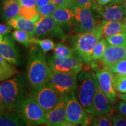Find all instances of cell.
<instances>
[{
    "instance_id": "6da1fadb",
    "label": "cell",
    "mask_w": 126,
    "mask_h": 126,
    "mask_svg": "<svg viewBox=\"0 0 126 126\" xmlns=\"http://www.w3.org/2000/svg\"><path fill=\"white\" fill-rule=\"evenodd\" d=\"M33 45L29 50L26 76L30 86L36 89L48 83L51 68L42 49L39 46Z\"/></svg>"
},
{
    "instance_id": "7a4b0ae2",
    "label": "cell",
    "mask_w": 126,
    "mask_h": 126,
    "mask_svg": "<svg viewBox=\"0 0 126 126\" xmlns=\"http://www.w3.org/2000/svg\"><path fill=\"white\" fill-rule=\"evenodd\" d=\"M0 96L4 102L6 109L17 111L27 97V85L24 76L18 73L0 82Z\"/></svg>"
},
{
    "instance_id": "3957f363",
    "label": "cell",
    "mask_w": 126,
    "mask_h": 126,
    "mask_svg": "<svg viewBox=\"0 0 126 126\" xmlns=\"http://www.w3.org/2000/svg\"><path fill=\"white\" fill-rule=\"evenodd\" d=\"M102 37L99 24L92 31L78 33L73 38V50L85 65H90L93 51L98 41Z\"/></svg>"
},
{
    "instance_id": "277c9868",
    "label": "cell",
    "mask_w": 126,
    "mask_h": 126,
    "mask_svg": "<svg viewBox=\"0 0 126 126\" xmlns=\"http://www.w3.org/2000/svg\"><path fill=\"white\" fill-rule=\"evenodd\" d=\"M97 78L94 72L82 70L77 75V93L79 102L88 113L93 115V103ZM76 89V90H77Z\"/></svg>"
},
{
    "instance_id": "5b68a950",
    "label": "cell",
    "mask_w": 126,
    "mask_h": 126,
    "mask_svg": "<svg viewBox=\"0 0 126 126\" xmlns=\"http://www.w3.org/2000/svg\"><path fill=\"white\" fill-rule=\"evenodd\" d=\"M17 112L20 113L27 125L37 126L46 123V112L33 96H27Z\"/></svg>"
},
{
    "instance_id": "8992f818",
    "label": "cell",
    "mask_w": 126,
    "mask_h": 126,
    "mask_svg": "<svg viewBox=\"0 0 126 126\" xmlns=\"http://www.w3.org/2000/svg\"><path fill=\"white\" fill-rule=\"evenodd\" d=\"M99 11L81 7L76 5L75 9V18L72 28L77 33L92 31L97 27V21L96 14Z\"/></svg>"
},
{
    "instance_id": "52a82bcc",
    "label": "cell",
    "mask_w": 126,
    "mask_h": 126,
    "mask_svg": "<svg viewBox=\"0 0 126 126\" xmlns=\"http://www.w3.org/2000/svg\"><path fill=\"white\" fill-rule=\"evenodd\" d=\"M48 83L60 94H68L76 91L77 75L51 70Z\"/></svg>"
},
{
    "instance_id": "ba28073f",
    "label": "cell",
    "mask_w": 126,
    "mask_h": 126,
    "mask_svg": "<svg viewBox=\"0 0 126 126\" xmlns=\"http://www.w3.org/2000/svg\"><path fill=\"white\" fill-rule=\"evenodd\" d=\"M36 38L43 39L49 37H56L64 39L66 34L61 27L51 15L41 16L40 20L36 24Z\"/></svg>"
},
{
    "instance_id": "9c48e42d",
    "label": "cell",
    "mask_w": 126,
    "mask_h": 126,
    "mask_svg": "<svg viewBox=\"0 0 126 126\" xmlns=\"http://www.w3.org/2000/svg\"><path fill=\"white\" fill-rule=\"evenodd\" d=\"M48 64L51 70L56 72L78 75L82 70L83 63L81 59L75 54L65 58L53 56L48 59Z\"/></svg>"
},
{
    "instance_id": "30bf717a",
    "label": "cell",
    "mask_w": 126,
    "mask_h": 126,
    "mask_svg": "<svg viewBox=\"0 0 126 126\" xmlns=\"http://www.w3.org/2000/svg\"><path fill=\"white\" fill-rule=\"evenodd\" d=\"M61 95L48 83L34 89L33 92V96L46 113L57 104Z\"/></svg>"
},
{
    "instance_id": "8fae6325",
    "label": "cell",
    "mask_w": 126,
    "mask_h": 126,
    "mask_svg": "<svg viewBox=\"0 0 126 126\" xmlns=\"http://www.w3.org/2000/svg\"><path fill=\"white\" fill-rule=\"evenodd\" d=\"M68 94H61L59 102L54 108L46 113L45 124L49 126H74L65 119Z\"/></svg>"
},
{
    "instance_id": "7c38bea8",
    "label": "cell",
    "mask_w": 126,
    "mask_h": 126,
    "mask_svg": "<svg viewBox=\"0 0 126 126\" xmlns=\"http://www.w3.org/2000/svg\"><path fill=\"white\" fill-rule=\"evenodd\" d=\"M89 113L84 110L75 96L74 92L68 94L65 115V119L68 122L71 123L74 126L77 124L83 125Z\"/></svg>"
},
{
    "instance_id": "4fadbf2b",
    "label": "cell",
    "mask_w": 126,
    "mask_h": 126,
    "mask_svg": "<svg viewBox=\"0 0 126 126\" xmlns=\"http://www.w3.org/2000/svg\"><path fill=\"white\" fill-rule=\"evenodd\" d=\"M99 12L103 20L123 21L126 15V9L123 2L113 0L103 6H99Z\"/></svg>"
},
{
    "instance_id": "5bb4252c",
    "label": "cell",
    "mask_w": 126,
    "mask_h": 126,
    "mask_svg": "<svg viewBox=\"0 0 126 126\" xmlns=\"http://www.w3.org/2000/svg\"><path fill=\"white\" fill-rule=\"evenodd\" d=\"M0 56L14 65L20 64V57L18 47L14 40L8 34L4 35L0 42Z\"/></svg>"
},
{
    "instance_id": "9a60e30c",
    "label": "cell",
    "mask_w": 126,
    "mask_h": 126,
    "mask_svg": "<svg viewBox=\"0 0 126 126\" xmlns=\"http://www.w3.org/2000/svg\"><path fill=\"white\" fill-rule=\"evenodd\" d=\"M95 75L102 92L106 95L111 105H114L117 95L113 86L112 73L109 70H106L96 72Z\"/></svg>"
},
{
    "instance_id": "2e32d148",
    "label": "cell",
    "mask_w": 126,
    "mask_h": 126,
    "mask_svg": "<svg viewBox=\"0 0 126 126\" xmlns=\"http://www.w3.org/2000/svg\"><path fill=\"white\" fill-rule=\"evenodd\" d=\"M75 7L76 4L65 7H58L51 14L52 17L63 28H72L74 22Z\"/></svg>"
},
{
    "instance_id": "e0dca14e",
    "label": "cell",
    "mask_w": 126,
    "mask_h": 126,
    "mask_svg": "<svg viewBox=\"0 0 126 126\" xmlns=\"http://www.w3.org/2000/svg\"><path fill=\"white\" fill-rule=\"evenodd\" d=\"M94 114L93 116H98L112 111L111 104L104 93L102 92L98 83L97 79L96 82V91L93 103Z\"/></svg>"
},
{
    "instance_id": "ac0fdd59",
    "label": "cell",
    "mask_w": 126,
    "mask_h": 126,
    "mask_svg": "<svg viewBox=\"0 0 126 126\" xmlns=\"http://www.w3.org/2000/svg\"><path fill=\"white\" fill-rule=\"evenodd\" d=\"M102 60L108 67L120 60L126 59V49L124 46H118L108 44Z\"/></svg>"
},
{
    "instance_id": "d6986e66",
    "label": "cell",
    "mask_w": 126,
    "mask_h": 126,
    "mask_svg": "<svg viewBox=\"0 0 126 126\" xmlns=\"http://www.w3.org/2000/svg\"><path fill=\"white\" fill-rule=\"evenodd\" d=\"M7 25L13 29H19L26 32L30 36V39L35 37L36 23L31 20H28L19 15L6 22Z\"/></svg>"
},
{
    "instance_id": "ffe728a7",
    "label": "cell",
    "mask_w": 126,
    "mask_h": 126,
    "mask_svg": "<svg viewBox=\"0 0 126 126\" xmlns=\"http://www.w3.org/2000/svg\"><path fill=\"white\" fill-rule=\"evenodd\" d=\"M102 32V37L106 38L113 34L126 32V28L123 21H111L103 20L99 23Z\"/></svg>"
},
{
    "instance_id": "44dd1931",
    "label": "cell",
    "mask_w": 126,
    "mask_h": 126,
    "mask_svg": "<svg viewBox=\"0 0 126 126\" xmlns=\"http://www.w3.org/2000/svg\"><path fill=\"white\" fill-rule=\"evenodd\" d=\"M27 126V124L21 114L17 111L7 110L0 113V126Z\"/></svg>"
},
{
    "instance_id": "7402d4cb",
    "label": "cell",
    "mask_w": 126,
    "mask_h": 126,
    "mask_svg": "<svg viewBox=\"0 0 126 126\" xmlns=\"http://www.w3.org/2000/svg\"><path fill=\"white\" fill-rule=\"evenodd\" d=\"M20 5L17 0H2L1 7V16L4 21L15 18L19 14Z\"/></svg>"
},
{
    "instance_id": "603a6c76",
    "label": "cell",
    "mask_w": 126,
    "mask_h": 126,
    "mask_svg": "<svg viewBox=\"0 0 126 126\" xmlns=\"http://www.w3.org/2000/svg\"><path fill=\"white\" fill-rule=\"evenodd\" d=\"M19 73L15 65L0 56V82Z\"/></svg>"
},
{
    "instance_id": "cb8c5ba5",
    "label": "cell",
    "mask_w": 126,
    "mask_h": 126,
    "mask_svg": "<svg viewBox=\"0 0 126 126\" xmlns=\"http://www.w3.org/2000/svg\"><path fill=\"white\" fill-rule=\"evenodd\" d=\"M19 15L28 20H31L37 23L40 20L41 16L37 12L36 7H29L20 5Z\"/></svg>"
},
{
    "instance_id": "d4e9b609",
    "label": "cell",
    "mask_w": 126,
    "mask_h": 126,
    "mask_svg": "<svg viewBox=\"0 0 126 126\" xmlns=\"http://www.w3.org/2000/svg\"><path fill=\"white\" fill-rule=\"evenodd\" d=\"M112 83L116 92L119 94H126V75L112 73Z\"/></svg>"
},
{
    "instance_id": "484cf974",
    "label": "cell",
    "mask_w": 126,
    "mask_h": 126,
    "mask_svg": "<svg viewBox=\"0 0 126 126\" xmlns=\"http://www.w3.org/2000/svg\"><path fill=\"white\" fill-rule=\"evenodd\" d=\"M31 44H35L39 46L45 54L50 50H53L56 46L54 41L50 38L37 39L36 37L30 39Z\"/></svg>"
},
{
    "instance_id": "4316f807",
    "label": "cell",
    "mask_w": 126,
    "mask_h": 126,
    "mask_svg": "<svg viewBox=\"0 0 126 126\" xmlns=\"http://www.w3.org/2000/svg\"><path fill=\"white\" fill-rule=\"evenodd\" d=\"M111 112L98 116H94L91 126H113Z\"/></svg>"
},
{
    "instance_id": "83f0119b",
    "label": "cell",
    "mask_w": 126,
    "mask_h": 126,
    "mask_svg": "<svg viewBox=\"0 0 126 126\" xmlns=\"http://www.w3.org/2000/svg\"><path fill=\"white\" fill-rule=\"evenodd\" d=\"M11 36L14 40L16 41L24 46L25 47H29L31 43H30V36L26 32L19 29H15L11 33Z\"/></svg>"
},
{
    "instance_id": "f1b7e54d",
    "label": "cell",
    "mask_w": 126,
    "mask_h": 126,
    "mask_svg": "<svg viewBox=\"0 0 126 126\" xmlns=\"http://www.w3.org/2000/svg\"><path fill=\"white\" fill-rule=\"evenodd\" d=\"M53 50L54 56L58 57H68L75 54L73 49H71L70 47L66 46L61 43H57Z\"/></svg>"
},
{
    "instance_id": "f546056e",
    "label": "cell",
    "mask_w": 126,
    "mask_h": 126,
    "mask_svg": "<svg viewBox=\"0 0 126 126\" xmlns=\"http://www.w3.org/2000/svg\"><path fill=\"white\" fill-rule=\"evenodd\" d=\"M105 39L107 40L108 43L109 45L126 47V32L113 34V35L110 36Z\"/></svg>"
},
{
    "instance_id": "4dcf8cb0",
    "label": "cell",
    "mask_w": 126,
    "mask_h": 126,
    "mask_svg": "<svg viewBox=\"0 0 126 126\" xmlns=\"http://www.w3.org/2000/svg\"><path fill=\"white\" fill-rule=\"evenodd\" d=\"M108 45V43L106 39L102 37L94 47L92 53V60L101 59L103 56Z\"/></svg>"
},
{
    "instance_id": "1f68e13d",
    "label": "cell",
    "mask_w": 126,
    "mask_h": 126,
    "mask_svg": "<svg viewBox=\"0 0 126 126\" xmlns=\"http://www.w3.org/2000/svg\"><path fill=\"white\" fill-rule=\"evenodd\" d=\"M111 73L126 75V59L120 60L108 67Z\"/></svg>"
},
{
    "instance_id": "d6a6232c",
    "label": "cell",
    "mask_w": 126,
    "mask_h": 126,
    "mask_svg": "<svg viewBox=\"0 0 126 126\" xmlns=\"http://www.w3.org/2000/svg\"><path fill=\"white\" fill-rule=\"evenodd\" d=\"M57 7L58 6L56 4L50 2L42 7L37 8V10L41 16H46L51 15V14Z\"/></svg>"
},
{
    "instance_id": "836d02e7",
    "label": "cell",
    "mask_w": 126,
    "mask_h": 126,
    "mask_svg": "<svg viewBox=\"0 0 126 126\" xmlns=\"http://www.w3.org/2000/svg\"><path fill=\"white\" fill-rule=\"evenodd\" d=\"M76 5L86 8L99 11V6L94 0H75Z\"/></svg>"
},
{
    "instance_id": "e575fe53",
    "label": "cell",
    "mask_w": 126,
    "mask_h": 126,
    "mask_svg": "<svg viewBox=\"0 0 126 126\" xmlns=\"http://www.w3.org/2000/svg\"><path fill=\"white\" fill-rule=\"evenodd\" d=\"M91 68L95 73L102 71L108 70V67L104 64L101 59H92L90 64Z\"/></svg>"
},
{
    "instance_id": "d590c367",
    "label": "cell",
    "mask_w": 126,
    "mask_h": 126,
    "mask_svg": "<svg viewBox=\"0 0 126 126\" xmlns=\"http://www.w3.org/2000/svg\"><path fill=\"white\" fill-rule=\"evenodd\" d=\"M112 124L114 126H126V117L122 114H116L112 117Z\"/></svg>"
},
{
    "instance_id": "8d00e7d4",
    "label": "cell",
    "mask_w": 126,
    "mask_h": 126,
    "mask_svg": "<svg viewBox=\"0 0 126 126\" xmlns=\"http://www.w3.org/2000/svg\"><path fill=\"white\" fill-rule=\"evenodd\" d=\"M51 2L56 4L58 7H65L75 4V0H51Z\"/></svg>"
},
{
    "instance_id": "74e56055",
    "label": "cell",
    "mask_w": 126,
    "mask_h": 126,
    "mask_svg": "<svg viewBox=\"0 0 126 126\" xmlns=\"http://www.w3.org/2000/svg\"><path fill=\"white\" fill-rule=\"evenodd\" d=\"M12 29L13 28L8 25H5L0 23V34L3 36L10 33Z\"/></svg>"
},
{
    "instance_id": "f35d334b",
    "label": "cell",
    "mask_w": 126,
    "mask_h": 126,
    "mask_svg": "<svg viewBox=\"0 0 126 126\" xmlns=\"http://www.w3.org/2000/svg\"><path fill=\"white\" fill-rule=\"evenodd\" d=\"M18 2L19 3L20 5L29 7H36V0H19Z\"/></svg>"
},
{
    "instance_id": "ab89813d",
    "label": "cell",
    "mask_w": 126,
    "mask_h": 126,
    "mask_svg": "<svg viewBox=\"0 0 126 126\" xmlns=\"http://www.w3.org/2000/svg\"><path fill=\"white\" fill-rule=\"evenodd\" d=\"M118 110L120 114H122L126 117V102L122 101L120 102L118 106Z\"/></svg>"
},
{
    "instance_id": "60d3db41",
    "label": "cell",
    "mask_w": 126,
    "mask_h": 126,
    "mask_svg": "<svg viewBox=\"0 0 126 126\" xmlns=\"http://www.w3.org/2000/svg\"><path fill=\"white\" fill-rule=\"evenodd\" d=\"M51 2V0H36V8H39L45 5L48 4Z\"/></svg>"
},
{
    "instance_id": "b9f144b4",
    "label": "cell",
    "mask_w": 126,
    "mask_h": 126,
    "mask_svg": "<svg viewBox=\"0 0 126 126\" xmlns=\"http://www.w3.org/2000/svg\"><path fill=\"white\" fill-rule=\"evenodd\" d=\"M112 1H113V0H96V2L97 5H99V6H103L109 4Z\"/></svg>"
},
{
    "instance_id": "7bdbcfd3",
    "label": "cell",
    "mask_w": 126,
    "mask_h": 126,
    "mask_svg": "<svg viewBox=\"0 0 126 126\" xmlns=\"http://www.w3.org/2000/svg\"><path fill=\"white\" fill-rule=\"evenodd\" d=\"M6 106L5 105L4 102L3 101L2 97L0 96V113L3 112V111L6 110Z\"/></svg>"
},
{
    "instance_id": "ee69618b",
    "label": "cell",
    "mask_w": 126,
    "mask_h": 126,
    "mask_svg": "<svg viewBox=\"0 0 126 126\" xmlns=\"http://www.w3.org/2000/svg\"><path fill=\"white\" fill-rule=\"evenodd\" d=\"M117 96L120 99L126 102V94H119Z\"/></svg>"
},
{
    "instance_id": "f6af8a7d",
    "label": "cell",
    "mask_w": 126,
    "mask_h": 126,
    "mask_svg": "<svg viewBox=\"0 0 126 126\" xmlns=\"http://www.w3.org/2000/svg\"><path fill=\"white\" fill-rule=\"evenodd\" d=\"M123 22L124 25H125L126 26V15L125 16V17H124V18L123 19Z\"/></svg>"
},
{
    "instance_id": "bcb514c9",
    "label": "cell",
    "mask_w": 126,
    "mask_h": 126,
    "mask_svg": "<svg viewBox=\"0 0 126 126\" xmlns=\"http://www.w3.org/2000/svg\"><path fill=\"white\" fill-rule=\"evenodd\" d=\"M3 40V35L1 34H0V42H1Z\"/></svg>"
},
{
    "instance_id": "7dc6e473",
    "label": "cell",
    "mask_w": 126,
    "mask_h": 126,
    "mask_svg": "<svg viewBox=\"0 0 126 126\" xmlns=\"http://www.w3.org/2000/svg\"><path fill=\"white\" fill-rule=\"evenodd\" d=\"M115 1H117V2H124V1L125 0H115Z\"/></svg>"
},
{
    "instance_id": "c3c4849f",
    "label": "cell",
    "mask_w": 126,
    "mask_h": 126,
    "mask_svg": "<svg viewBox=\"0 0 126 126\" xmlns=\"http://www.w3.org/2000/svg\"><path fill=\"white\" fill-rule=\"evenodd\" d=\"M123 4H124V7H125V8H126V0H125V1H124Z\"/></svg>"
},
{
    "instance_id": "681fc988",
    "label": "cell",
    "mask_w": 126,
    "mask_h": 126,
    "mask_svg": "<svg viewBox=\"0 0 126 126\" xmlns=\"http://www.w3.org/2000/svg\"><path fill=\"white\" fill-rule=\"evenodd\" d=\"M17 1H19V0H17Z\"/></svg>"
},
{
    "instance_id": "f907efd6",
    "label": "cell",
    "mask_w": 126,
    "mask_h": 126,
    "mask_svg": "<svg viewBox=\"0 0 126 126\" xmlns=\"http://www.w3.org/2000/svg\"></svg>"
}]
</instances>
